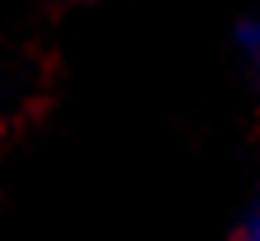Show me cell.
Instances as JSON below:
<instances>
[{
    "mask_svg": "<svg viewBox=\"0 0 260 241\" xmlns=\"http://www.w3.org/2000/svg\"><path fill=\"white\" fill-rule=\"evenodd\" d=\"M255 236H260V232H255Z\"/></svg>",
    "mask_w": 260,
    "mask_h": 241,
    "instance_id": "2",
    "label": "cell"
},
{
    "mask_svg": "<svg viewBox=\"0 0 260 241\" xmlns=\"http://www.w3.org/2000/svg\"><path fill=\"white\" fill-rule=\"evenodd\" d=\"M255 241H260V236H255Z\"/></svg>",
    "mask_w": 260,
    "mask_h": 241,
    "instance_id": "1",
    "label": "cell"
}]
</instances>
